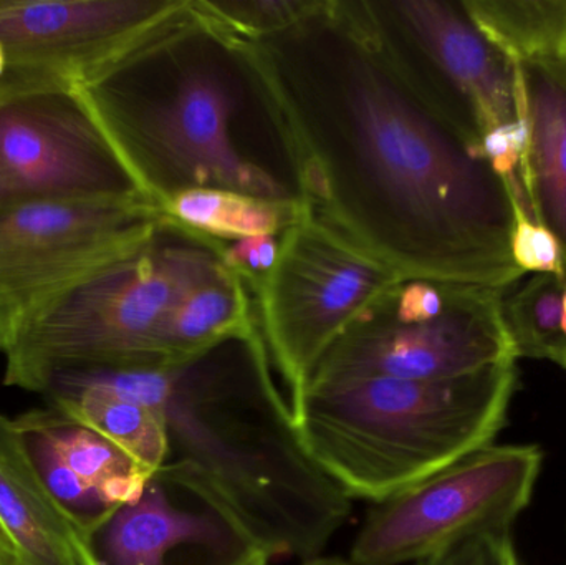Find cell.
I'll return each mask as SVG.
<instances>
[{
  "label": "cell",
  "mask_w": 566,
  "mask_h": 565,
  "mask_svg": "<svg viewBox=\"0 0 566 565\" xmlns=\"http://www.w3.org/2000/svg\"><path fill=\"white\" fill-rule=\"evenodd\" d=\"M416 565H521L511 531L478 534Z\"/></svg>",
  "instance_id": "obj_24"
},
{
  "label": "cell",
  "mask_w": 566,
  "mask_h": 565,
  "mask_svg": "<svg viewBox=\"0 0 566 565\" xmlns=\"http://www.w3.org/2000/svg\"><path fill=\"white\" fill-rule=\"evenodd\" d=\"M502 297L481 285L399 279L336 338L306 385L446 381L517 362Z\"/></svg>",
  "instance_id": "obj_6"
},
{
  "label": "cell",
  "mask_w": 566,
  "mask_h": 565,
  "mask_svg": "<svg viewBox=\"0 0 566 565\" xmlns=\"http://www.w3.org/2000/svg\"><path fill=\"white\" fill-rule=\"evenodd\" d=\"M0 563L6 565H17L15 556H13L12 547L7 543L6 536L0 531Z\"/></svg>",
  "instance_id": "obj_27"
},
{
  "label": "cell",
  "mask_w": 566,
  "mask_h": 565,
  "mask_svg": "<svg viewBox=\"0 0 566 565\" xmlns=\"http://www.w3.org/2000/svg\"><path fill=\"white\" fill-rule=\"evenodd\" d=\"M565 289L566 279L535 274L504 292L502 311L517 360L535 358L566 367Z\"/></svg>",
  "instance_id": "obj_21"
},
{
  "label": "cell",
  "mask_w": 566,
  "mask_h": 565,
  "mask_svg": "<svg viewBox=\"0 0 566 565\" xmlns=\"http://www.w3.org/2000/svg\"><path fill=\"white\" fill-rule=\"evenodd\" d=\"M102 526L52 493L27 438L0 414V531L17 565H103L95 546Z\"/></svg>",
  "instance_id": "obj_14"
},
{
  "label": "cell",
  "mask_w": 566,
  "mask_h": 565,
  "mask_svg": "<svg viewBox=\"0 0 566 565\" xmlns=\"http://www.w3.org/2000/svg\"><path fill=\"white\" fill-rule=\"evenodd\" d=\"M399 279L315 216L281 234L277 261L252 294L290 400L306 387L336 338Z\"/></svg>",
  "instance_id": "obj_8"
},
{
  "label": "cell",
  "mask_w": 566,
  "mask_h": 565,
  "mask_svg": "<svg viewBox=\"0 0 566 565\" xmlns=\"http://www.w3.org/2000/svg\"><path fill=\"white\" fill-rule=\"evenodd\" d=\"M46 395L52 401L50 414L59 423L95 431L149 473L165 467L168 438L158 408L92 384L75 372L56 377Z\"/></svg>",
  "instance_id": "obj_16"
},
{
  "label": "cell",
  "mask_w": 566,
  "mask_h": 565,
  "mask_svg": "<svg viewBox=\"0 0 566 565\" xmlns=\"http://www.w3.org/2000/svg\"><path fill=\"white\" fill-rule=\"evenodd\" d=\"M542 460L532 444H489L376 503L349 563L416 564L478 534L511 530L531 504Z\"/></svg>",
  "instance_id": "obj_9"
},
{
  "label": "cell",
  "mask_w": 566,
  "mask_h": 565,
  "mask_svg": "<svg viewBox=\"0 0 566 565\" xmlns=\"http://www.w3.org/2000/svg\"><path fill=\"white\" fill-rule=\"evenodd\" d=\"M165 215L199 234L232 241L248 236H281L312 212L241 192L195 189L172 198Z\"/></svg>",
  "instance_id": "obj_19"
},
{
  "label": "cell",
  "mask_w": 566,
  "mask_h": 565,
  "mask_svg": "<svg viewBox=\"0 0 566 565\" xmlns=\"http://www.w3.org/2000/svg\"><path fill=\"white\" fill-rule=\"evenodd\" d=\"M564 332L566 335V289L564 292Z\"/></svg>",
  "instance_id": "obj_30"
},
{
  "label": "cell",
  "mask_w": 566,
  "mask_h": 565,
  "mask_svg": "<svg viewBox=\"0 0 566 565\" xmlns=\"http://www.w3.org/2000/svg\"><path fill=\"white\" fill-rule=\"evenodd\" d=\"M303 565H352V563H349V561L339 559V557L316 556L312 557V559H306V563Z\"/></svg>",
  "instance_id": "obj_28"
},
{
  "label": "cell",
  "mask_w": 566,
  "mask_h": 565,
  "mask_svg": "<svg viewBox=\"0 0 566 565\" xmlns=\"http://www.w3.org/2000/svg\"><path fill=\"white\" fill-rule=\"evenodd\" d=\"M161 375L165 468L221 504L269 559L319 556L352 500L303 448L259 321Z\"/></svg>",
  "instance_id": "obj_3"
},
{
  "label": "cell",
  "mask_w": 566,
  "mask_h": 565,
  "mask_svg": "<svg viewBox=\"0 0 566 565\" xmlns=\"http://www.w3.org/2000/svg\"><path fill=\"white\" fill-rule=\"evenodd\" d=\"M509 185L514 192L511 251L515 264L524 274L534 272L566 279L564 251L557 238L532 218L521 181H511Z\"/></svg>",
  "instance_id": "obj_23"
},
{
  "label": "cell",
  "mask_w": 566,
  "mask_h": 565,
  "mask_svg": "<svg viewBox=\"0 0 566 565\" xmlns=\"http://www.w3.org/2000/svg\"><path fill=\"white\" fill-rule=\"evenodd\" d=\"M525 148V126L522 119L491 129L482 138L481 156L505 181L518 178Z\"/></svg>",
  "instance_id": "obj_26"
},
{
  "label": "cell",
  "mask_w": 566,
  "mask_h": 565,
  "mask_svg": "<svg viewBox=\"0 0 566 565\" xmlns=\"http://www.w3.org/2000/svg\"><path fill=\"white\" fill-rule=\"evenodd\" d=\"M95 546L103 565H245L264 554L221 504L165 467L106 520Z\"/></svg>",
  "instance_id": "obj_13"
},
{
  "label": "cell",
  "mask_w": 566,
  "mask_h": 565,
  "mask_svg": "<svg viewBox=\"0 0 566 565\" xmlns=\"http://www.w3.org/2000/svg\"><path fill=\"white\" fill-rule=\"evenodd\" d=\"M464 6L512 62L566 56V0H464Z\"/></svg>",
  "instance_id": "obj_20"
},
{
  "label": "cell",
  "mask_w": 566,
  "mask_h": 565,
  "mask_svg": "<svg viewBox=\"0 0 566 565\" xmlns=\"http://www.w3.org/2000/svg\"><path fill=\"white\" fill-rule=\"evenodd\" d=\"M135 198L148 199L75 88L0 98V205Z\"/></svg>",
  "instance_id": "obj_11"
},
{
  "label": "cell",
  "mask_w": 566,
  "mask_h": 565,
  "mask_svg": "<svg viewBox=\"0 0 566 565\" xmlns=\"http://www.w3.org/2000/svg\"><path fill=\"white\" fill-rule=\"evenodd\" d=\"M525 148L518 178L535 222L557 238L566 265V56L515 63Z\"/></svg>",
  "instance_id": "obj_15"
},
{
  "label": "cell",
  "mask_w": 566,
  "mask_h": 565,
  "mask_svg": "<svg viewBox=\"0 0 566 565\" xmlns=\"http://www.w3.org/2000/svg\"><path fill=\"white\" fill-rule=\"evenodd\" d=\"M205 9L241 39L285 29L312 9L315 0H201Z\"/></svg>",
  "instance_id": "obj_22"
},
{
  "label": "cell",
  "mask_w": 566,
  "mask_h": 565,
  "mask_svg": "<svg viewBox=\"0 0 566 565\" xmlns=\"http://www.w3.org/2000/svg\"><path fill=\"white\" fill-rule=\"evenodd\" d=\"M517 388V362L446 381L310 384L290 400L306 453L349 498L375 503L489 447Z\"/></svg>",
  "instance_id": "obj_4"
},
{
  "label": "cell",
  "mask_w": 566,
  "mask_h": 565,
  "mask_svg": "<svg viewBox=\"0 0 566 565\" xmlns=\"http://www.w3.org/2000/svg\"><path fill=\"white\" fill-rule=\"evenodd\" d=\"M75 90L163 212L195 189L310 211L289 126L251 46L201 0H182Z\"/></svg>",
  "instance_id": "obj_2"
},
{
  "label": "cell",
  "mask_w": 566,
  "mask_h": 565,
  "mask_svg": "<svg viewBox=\"0 0 566 565\" xmlns=\"http://www.w3.org/2000/svg\"><path fill=\"white\" fill-rule=\"evenodd\" d=\"M0 565H6V564L0 563Z\"/></svg>",
  "instance_id": "obj_31"
},
{
  "label": "cell",
  "mask_w": 566,
  "mask_h": 565,
  "mask_svg": "<svg viewBox=\"0 0 566 565\" xmlns=\"http://www.w3.org/2000/svg\"><path fill=\"white\" fill-rule=\"evenodd\" d=\"M258 321L248 282L226 265L186 292L166 315L158 334L163 364L185 360Z\"/></svg>",
  "instance_id": "obj_17"
},
{
  "label": "cell",
  "mask_w": 566,
  "mask_h": 565,
  "mask_svg": "<svg viewBox=\"0 0 566 565\" xmlns=\"http://www.w3.org/2000/svg\"><path fill=\"white\" fill-rule=\"evenodd\" d=\"M182 0H0V98L76 88Z\"/></svg>",
  "instance_id": "obj_12"
},
{
  "label": "cell",
  "mask_w": 566,
  "mask_h": 565,
  "mask_svg": "<svg viewBox=\"0 0 566 565\" xmlns=\"http://www.w3.org/2000/svg\"><path fill=\"white\" fill-rule=\"evenodd\" d=\"M565 370H566V367H565Z\"/></svg>",
  "instance_id": "obj_32"
},
{
  "label": "cell",
  "mask_w": 566,
  "mask_h": 565,
  "mask_svg": "<svg viewBox=\"0 0 566 565\" xmlns=\"http://www.w3.org/2000/svg\"><path fill=\"white\" fill-rule=\"evenodd\" d=\"M245 42L289 126L312 216L402 279L505 292L524 278L511 185L392 62L355 0H315Z\"/></svg>",
  "instance_id": "obj_1"
},
{
  "label": "cell",
  "mask_w": 566,
  "mask_h": 565,
  "mask_svg": "<svg viewBox=\"0 0 566 565\" xmlns=\"http://www.w3.org/2000/svg\"><path fill=\"white\" fill-rule=\"evenodd\" d=\"M13 421L22 433L45 435L66 467L95 491L103 510L109 513L133 503L151 480L153 473L118 447L88 428L59 423L50 410H33Z\"/></svg>",
  "instance_id": "obj_18"
},
{
  "label": "cell",
  "mask_w": 566,
  "mask_h": 565,
  "mask_svg": "<svg viewBox=\"0 0 566 565\" xmlns=\"http://www.w3.org/2000/svg\"><path fill=\"white\" fill-rule=\"evenodd\" d=\"M222 244L166 216L138 248L13 335L3 385L46 394L70 372L163 367L159 328L186 292L226 268Z\"/></svg>",
  "instance_id": "obj_5"
},
{
  "label": "cell",
  "mask_w": 566,
  "mask_h": 565,
  "mask_svg": "<svg viewBox=\"0 0 566 565\" xmlns=\"http://www.w3.org/2000/svg\"><path fill=\"white\" fill-rule=\"evenodd\" d=\"M363 22L416 88L481 155L482 138L521 119L515 63L464 0H355Z\"/></svg>",
  "instance_id": "obj_10"
},
{
  "label": "cell",
  "mask_w": 566,
  "mask_h": 565,
  "mask_svg": "<svg viewBox=\"0 0 566 565\" xmlns=\"http://www.w3.org/2000/svg\"><path fill=\"white\" fill-rule=\"evenodd\" d=\"M269 557L264 556V554H259V556H255L254 559L249 561L245 565H269Z\"/></svg>",
  "instance_id": "obj_29"
},
{
  "label": "cell",
  "mask_w": 566,
  "mask_h": 565,
  "mask_svg": "<svg viewBox=\"0 0 566 565\" xmlns=\"http://www.w3.org/2000/svg\"><path fill=\"white\" fill-rule=\"evenodd\" d=\"M165 218L145 198L0 205V355L27 322L138 248Z\"/></svg>",
  "instance_id": "obj_7"
},
{
  "label": "cell",
  "mask_w": 566,
  "mask_h": 565,
  "mask_svg": "<svg viewBox=\"0 0 566 565\" xmlns=\"http://www.w3.org/2000/svg\"><path fill=\"white\" fill-rule=\"evenodd\" d=\"M222 242L226 265L238 272L254 292L277 261L281 236H248Z\"/></svg>",
  "instance_id": "obj_25"
}]
</instances>
